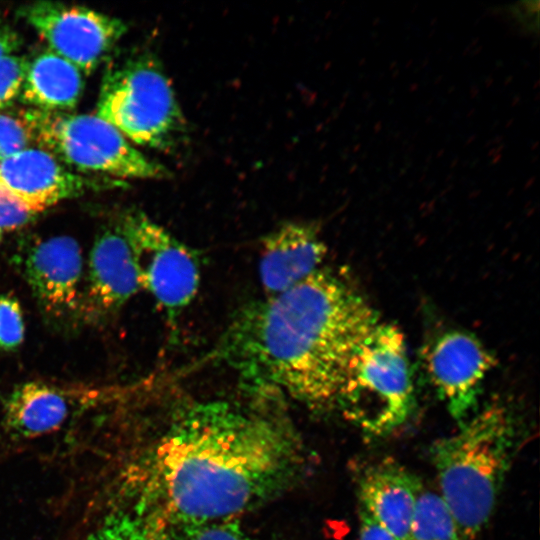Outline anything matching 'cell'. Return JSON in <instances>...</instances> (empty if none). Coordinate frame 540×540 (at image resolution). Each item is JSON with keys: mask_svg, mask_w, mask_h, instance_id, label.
Returning <instances> with one entry per match:
<instances>
[{"mask_svg": "<svg viewBox=\"0 0 540 540\" xmlns=\"http://www.w3.org/2000/svg\"><path fill=\"white\" fill-rule=\"evenodd\" d=\"M83 540H171L159 510L139 508L110 516Z\"/></svg>", "mask_w": 540, "mask_h": 540, "instance_id": "obj_17", "label": "cell"}, {"mask_svg": "<svg viewBox=\"0 0 540 540\" xmlns=\"http://www.w3.org/2000/svg\"><path fill=\"white\" fill-rule=\"evenodd\" d=\"M37 215L0 180V240L5 232L24 226Z\"/></svg>", "mask_w": 540, "mask_h": 540, "instance_id": "obj_23", "label": "cell"}, {"mask_svg": "<svg viewBox=\"0 0 540 540\" xmlns=\"http://www.w3.org/2000/svg\"><path fill=\"white\" fill-rule=\"evenodd\" d=\"M18 15L47 43L48 49L85 74L108 57L127 30L117 17L60 2L29 3L18 8Z\"/></svg>", "mask_w": 540, "mask_h": 540, "instance_id": "obj_8", "label": "cell"}, {"mask_svg": "<svg viewBox=\"0 0 540 540\" xmlns=\"http://www.w3.org/2000/svg\"><path fill=\"white\" fill-rule=\"evenodd\" d=\"M495 359L472 334L447 330L424 352L428 378L451 416L462 423L477 407L484 379Z\"/></svg>", "mask_w": 540, "mask_h": 540, "instance_id": "obj_9", "label": "cell"}, {"mask_svg": "<svg viewBox=\"0 0 540 540\" xmlns=\"http://www.w3.org/2000/svg\"><path fill=\"white\" fill-rule=\"evenodd\" d=\"M300 441L268 409L206 400L181 409L153 458L164 516L186 525L230 519L291 480Z\"/></svg>", "mask_w": 540, "mask_h": 540, "instance_id": "obj_2", "label": "cell"}, {"mask_svg": "<svg viewBox=\"0 0 540 540\" xmlns=\"http://www.w3.org/2000/svg\"><path fill=\"white\" fill-rule=\"evenodd\" d=\"M33 142L74 172L118 179H162L169 173L113 125L90 114L22 109Z\"/></svg>", "mask_w": 540, "mask_h": 540, "instance_id": "obj_6", "label": "cell"}, {"mask_svg": "<svg viewBox=\"0 0 540 540\" xmlns=\"http://www.w3.org/2000/svg\"><path fill=\"white\" fill-rule=\"evenodd\" d=\"M378 322L355 288L319 269L245 306L207 360L229 368L260 400L332 410L354 352Z\"/></svg>", "mask_w": 540, "mask_h": 540, "instance_id": "obj_1", "label": "cell"}, {"mask_svg": "<svg viewBox=\"0 0 540 540\" xmlns=\"http://www.w3.org/2000/svg\"><path fill=\"white\" fill-rule=\"evenodd\" d=\"M31 143L33 135L22 110H0V161L29 148Z\"/></svg>", "mask_w": 540, "mask_h": 540, "instance_id": "obj_19", "label": "cell"}, {"mask_svg": "<svg viewBox=\"0 0 540 540\" xmlns=\"http://www.w3.org/2000/svg\"><path fill=\"white\" fill-rule=\"evenodd\" d=\"M15 259L46 316L64 320L79 314L83 259L77 241L68 236L35 238Z\"/></svg>", "mask_w": 540, "mask_h": 540, "instance_id": "obj_10", "label": "cell"}, {"mask_svg": "<svg viewBox=\"0 0 540 540\" xmlns=\"http://www.w3.org/2000/svg\"><path fill=\"white\" fill-rule=\"evenodd\" d=\"M119 223L132 250L141 288L150 293L174 325L199 289L200 268L195 253L140 211L125 214Z\"/></svg>", "mask_w": 540, "mask_h": 540, "instance_id": "obj_7", "label": "cell"}, {"mask_svg": "<svg viewBox=\"0 0 540 540\" xmlns=\"http://www.w3.org/2000/svg\"><path fill=\"white\" fill-rule=\"evenodd\" d=\"M409 540H471L439 494L423 489L415 510Z\"/></svg>", "mask_w": 540, "mask_h": 540, "instance_id": "obj_18", "label": "cell"}, {"mask_svg": "<svg viewBox=\"0 0 540 540\" xmlns=\"http://www.w3.org/2000/svg\"><path fill=\"white\" fill-rule=\"evenodd\" d=\"M430 448L440 497L465 535L476 540L494 511L518 448L513 411L496 402L460 423Z\"/></svg>", "mask_w": 540, "mask_h": 540, "instance_id": "obj_3", "label": "cell"}, {"mask_svg": "<svg viewBox=\"0 0 540 540\" xmlns=\"http://www.w3.org/2000/svg\"><path fill=\"white\" fill-rule=\"evenodd\" d=\"M21 45L20 35L0 21V58L14 54Z\"/></svg>", "mask_w": 540, "mask_h": 540, "instance_id": "obj_25", "label": "cell"}, {"mask_svg": "<svg viewBox=\"0 0 540 540\" xmlns=\"http://www.w3.org/2000/svg\"><path fill=\"white\" fill-rule=\"evenodd\" d=\"M359 540H394L367 511L360 507Z\"/></svg>", "mask_w": 540, "mask_h": 540, "instance_id": "obj_24", "label": "cell"}, {"mask_svg": "<svg viewBox=\"0 0 540 540\" xmlns=\"http://www.w3.org/2000/svg\"><path fill=\"white\" fill-rule=\"evenodd\" d=\"M96 115L136 145L169 149L185 131L174 90L148 54L113 61L105 69Z\"/></svg>", "mask_w": 540, "mask_h": 540, "instance_id": "obj_5", "label": "cell"}, {"mask_svg": "<svg viewBox=\"0 0 540 540\" xmlns=\"http://www.w3.org/2000/svg\"><path fill=\"white\" fill-rule=\"evenodd\" d=\"M326 245L314 225L289 222L265 236L259 262L266 296L287 291L319 270Z\"/></svg>", "mask_w": 540, "mask_h": 540, "instance_id": "obj_14", "label": "cell"}, {"mask_svg": "<svg viewBox=\"0 0 540 540\" xmlns=\"http://www.w3.org/2000/svg\"><path fill=\"white\" fill-rule=\"evenodd\" d=\"M414 408L404 336L379 321L349 362L336 409L365 434L384 437L406 423Z\"/></svg>", "mask_w": 540, "mask_h": 540, "instance_id": "obj_4", "label": "cell"}, {"mask_svg": "<svg viewBox=\"0 0 540 540\" xmlns=\"http://www.w3.org/2000/svg\"><path fill=\"white\" fill-rule=\"evenodd\" d=\"M26 66V57L11 54L0 58V110L19 99Z\"/></svg>", "mask_w": 540, "mask_h": 540, "instance_id": "obj_21", "label": "cell"}, {"mask_svg": "<svg viewBox=\"0 0 540 540\" xmlns=\"http://www.w3.org/2000/svg\"><path fill=\"white\" fill-rule=\"evenodd\" d=\"M87 272L79 311L86 320L116 312L141 289L133 253L119 222L95 239Z\"/></svg>", "mask_w": 540, "mask_h": 540, "instance_id": "obj_12", "label": "cell"}, {"mask_svg": "<svg viewBox=\"0 0 540 540\" xmlns=\"http://www.w3.org/2000/svg\"><path fill=\"white\" fill-rule=\"evenodd\" d=\"M83 89L82 72L68 60L45 49L27 58L19 100L29 108L67 112L77 105Z\"/></svg>", "mask_w": 540, "mask_h": 540, "instance_id": "obj_16", "label": "cell"}, {"mask_svg": "<svg viewBox=\"0 0 540 540\" xmlns=\"http://www.w3.org/2000/svg\"><path fill=\"white\" fill-rule=\"evenodd\" d=\"M0 180L37 214L63 200L119 183L118 180L84 177L47 151L31 147L0 161Z\"/></svg>", "mask_w": 540, "mask_h": 540, "instance_id": "obj_11", "label": "cell"}, {"mask_svg": "<svg viewBox=\"0 0 540 540\" xmlns=\"http://www.w3.org/2000/svg\"><path fill=\"white\" fill-rule=\"evenodd\" d=\"M24 339L22 310L16 298L0 295V348L11 351Z\"/></svg>", "mask_w": 540, "mask_h": 540, "instance_id": "obj_20", "label": "cell"}, {"mask_svg": "<svg viewBox=\"0 0 540 540\" xmlns=\"http://www.w3.org/2000/svg\"><path fill=\"white\" fill-rule=\"evenodd\" d=\"M176 540H258L230 519L186 525Z\"/></svg>", "mask_w": 540, "mask_h": 540, "instance_id": "obj_22", "label": "cell"}, {"mask_svg": "<svg viewBox=\"0 0 540 540\" xmlns=\"http://www.w3.org/2000/svg\"><path fill=\"white\" fill-rule=\"evenodd\" d=\"M420 479L392 458L365 467L358 477L360 507L394 540H409L418 499Z\"/></svg>", "mask_w": 540, "mask_h": 540, "instance_id": "obj_13", "label": "cell"}, {"mask_svg": "<svg viewBox=\"0 0 540 540\" xmlns=\"http://www.w3.org/2000/svg\"><path fill=\"white\" fill-rule=\"evenodd\" d=\"M74 401L68 391L43 382L21 384L4 402L5 429L20 439L54 432L69 418Z\"/></svg>", "mask_w": 540, "mask_h": 540, "instance_id": "obj_15", "label": "cell"}]
</instances>
